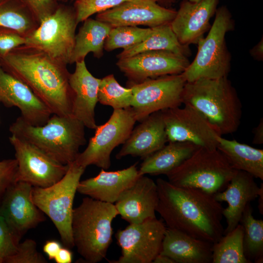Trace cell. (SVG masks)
Masks as SVG:
<instances>
[{"label": "cell", "instance_id": "6da1fadb", "mask_svg": "<svg viewBox=\"0 0 263 263\" xmlns=\"http://www.w3.org/2000/svg\"><path fill=\"white\" fill-rule=\"evenodd\" d=\"M156 183V212L167 228L176 229L212 244L224 234V207L214 195L199 189L173 185L162 178Z\"/></svg>", "mask_w": 263, "mask_h": 263}, {"label": "cell", "instance_id": "7a4b0ae2", "mask_svg": "<svg viewBox=\"0 0 263 263\" xmlns=\"http://www.w3.org/2000/svg\"><path fill=\"white\" fill-rule=\"evenodd\" d=\"M0 59L3 68L27 85L53 114L72 116L73 94L66 65L26 45Z\"/></svg>", "mask_w": 263, "mask_h": 263}, {"label": "cell", "instance_id": "3957f363", "mask_svg": "<svg viewBox=\"0 0 263 263\" xmlns=\"http://www.w3.org/2000/svg\"><path fill=\"white\" fill-rule=\"evenodd\" d=\"M182 103L200 112L221 136L236 132L240 125L242 103L227 76L186 82Z\"/></svg>", "mask_w": 263, "mask_h": 263}, {"label": "cell", "instance_id": "277c9868", "mask_svg": "<svg viewBox=\"0 0 263 263\" xmlns=\"http://www.w3.org/2000/svg\"><path fill=\"white\" fill-rule=\"evenodd\" d=\"M85 126L72 116L52 114L42 126H33L20 116L9 127L11 135L34 145L65 164L74 162L81 146L86 143Z\"/></svg>", "mask_w": 263, "mask_h": 263}, {"label": "cell", "instance_id": "5b68a950", "mask_svg": "<svg viewBox=\"0 0 263 263\" xmlns=\"http://www.w3.org/2000/svg\"><path fill=\"white\" fill-rule=\"evenodd\" d=\"M118 215L114 204L84 198L74 208L72 232L74 246L89 263L103 260L113 241L112 222Z\"/></svg>", "mask_w": 263, "mask_h": 263}, {"label": "cell", "instance_id": "8992f818", "mask_svg": "<svg viewBox=\"0 0 263 263\" xmlns=\"http://www.w3.org/2000/svg\"><path fill=\"white\" fill-rule=\"evenodd\" d=\"M236 170L217 149L199 147L166 175L174 185L214 195L226 188Z\"/></svg>", "mask_w": 263, "mask_h": 263}, {"label": "cell", "instance_id": "52a82bcc", "mask_svg": "<svg viewBox=\"0 0 263 263\" xmlns=\"http://www.w3.org/2000/svg\"><path fill=\"white\" fill-rule=\"evenodd\" d=\"M233 25L231 14L225 6L216 10L214 20L207 37L200 38L197 43L195 57L182 73L186 82L227 76L230 69V56L225 37L233 29Z\"/></svg>", "mask_w": 263, "mask_h": 263}, {"label": "cell", "instance_id": "ba28073f", "mask_svg": "<svg viewBox=\"0 0 263 263\" xmlns=\"http://www.w3.org/2000/svg\"><path fill=\"white\" fill-rule=\"evenodd\" d=\"M85 169L74 161L69 165L64 176L55 184L46 188H33V202L51 220L63 244L68 248L74 246L72 232L73 203Z\"/></svg>", "mask_w": 263, "mask_h": 263}, {"label": "cell", "instance_id": "9c48e42d", "mask_svg": "<svg viewBox=\"0 0 263 263\" xmlns=\"http://www.w3.org/2000/svg\"><path fill=\"white\" fill-rule=\"evenodd\" d=\"M77 24L75 10L58 6L26 38L24 45L41 51L67 65L70 62Z\"/></svg>", "mask_w": 263, "mask_h": 263}, {"label": "cell", "instance_id": "30bf717a", "mask_svg": "<svg viewBox=\"0 0 263 263\" xmlns=\"http://www.w3.org/2000/svg\"><path fill=\"white\" fill-rule=\"evenodd\" d=\"M136 122L131 107L113 110L105 123L97 126L94 134L90 139L87 148L79 153L75 162L85 169L88 166L95 165L108 169L111 164L112 151L125 143Z\"/></svg>", "mask_w": 263, "mask_h": 263}, {"label": "cell", "instance_id": "8fae6325", "mask_svg": "<svg viewBox=\"0 0 263 263\" xmlns=\"http://www.w3.org/2000/svg\"><path fill=\"white\" fill-rule=\"evenodd\" d=\"M186 83L180 74L130 83L132 92L131 107L136 121H142L154 112L180 106Z\"/></svg>", "mask_w": 263, "mask_h": 263}, {"label": "cell", "instance_id": "7c38bea8", "mask_svg": "<svg viewBox=\"0 0 263 263\" xmlns=\"http://www.w3.org/2000/svg\"><path fill=\"white\" fill-rule=\"evenodd\" d=\"M167 227L156 218L129 224L115 237L121 250L118 260L111 263H151L160 253Z\"/></svg>", "mask_w": 263, "mask_h": 263}, {"label": "cell", "instance_id": "4fadbf2b", "mask_svg": "<svg viewBox=\"0 0 263 263\" xmlns=\"http://www.w3.org/2000/svg\"><path fill=\"white\" fill-rule=\"evenodd\" d=\"M9 140L18 163L16 182L46 188L58 182L66 173L69 165L59 162L34 145L14 135Z\"/></svg>", "mask_w": 263, "mask_h": 263}, {"label": "cell", "instance_id": "5bb4252c", "mask_svg": "<svg viewBox=\"0 0 263 263\" xmlns=\"http://www.w3.org/2000/svg\"><path fill=\"white\" fill-rule=\"evenodd\" d=\"M169 142H186L199 147L217 149L220 135L207 118L191 106L161 111Z\"/></svg>", "mask_w": 263, "mask_h": 263}, {"label": "cell", "instance_id": "9a60e30c", "mask_svg": "<svg viewBox=\"0 0 263 263\" xmlns=\"http://www.w3.org/2000/svg\"><path fill=\"white\" fill-rule=\"evenodd\" d=\"M33 188L26 182H16L0 202V215L19 242L29 230L45 220L44 213L33 202Z\"/></svg>", "mask_w": 263, "mask_h": 263}, {"label": "cell", "instance_id": "2e32d148", "mask_svg": "<svg viewBox=\"0 0 263 263\" xmlns=\"http://www.w3.org/2000/svg\"><path fill=\"white\" fill-rule=\"evenodd\" d=\"M187 57L168 51H151L120 58L116 65L130 83H137L149 78L182 74L190 63Z\"/></svg>", "mask_w": 263, "mask_h": 263}, {"label": "cell", "instance_id": "e0dca14e", "mask_svg": "<svg viewBox=\"0 0 263 263\" xmlns=\"http://www.w3.org/2000/svg\"><path fill=\"white\" fill-rule=\"evenodd\" d=\"M176 11L161 6L152 0H129L97 14L96 19L112 28L144 25L150 28L170 23Z\"/></svg>", "mask_w": 263, "mask_h": 263}, {"label": "cell", "instance_id": "ac0fdd59", "mask_svg": "<svg viewBox=\"0 0 263 263\" xmlns=\"http://www.w3.org/2000/svg\"><path fill=\"white\" fill-rule=\"evenodd\" d=\"M0 102L19 109L21 117L33 126L44 125L53 114L24 82L6 72L0 63Z\"/></svg>", "mask_w": 263, "mask_h": 263}, {"label": "cell", "instance_id": "d6986e66", "mask_svg": "<svg viewBox=\"0 0 263 263\" xmlns=\"http://www.w3.org/2000/svg\"><path fill=\"white\" fill-rule=\"evenodd\" d=\"M219 0L183 1L170 23L179 42L182 45L197 44L210 29V19L217 10Z\"/></svg>", "mask_w": 263, "mask_h": 263}, {"label": "cell", "instance_id": "ffe728a7", "mask_svg": "<svg viewBox=\"0 0 263 263\" xmlns=\"http://www.w3.org/2000/svg\"><path fill=\"white\" fill-rule=\"evenodd\" d=\"M156 182L140 175L114 203L118 215L129 224H136L156 218L158 203Z\"/></svg>", "mask_w": 263, "mask_h": 263}, {"label": "cell", "instance_id": "44dd1931", "mask_svg": "<svg viewBox=\"0 0 263 263\" xmlns=\"http://www.w3.org/2000/svg\"><path fill=\"white\" fill-rule=\"evenodd\" d=\"M75 70L70 74L69 82L73 94L72 116L85 127L95 129V108L101 79L94 77L87 68L85 60L75 63Z\"/></svg>", "mask_w": 263, "mask_h": 263}, {"label": "cell", "instance_id": "7402d4cb", "mask_svg": "<svg viewBox=\"0 0 263 263\" xmlns=\"http://www.w3.org/2000/svg\"><path fill=\"white\" fill-rule=\"evenodd\" d=\"M140 122L116 154L117 159L128 155L144 159L168 142L161 111L150 114Z\"/></svg>", "mask_w": 263, "mask_h": 263}, {"label": "cell", "instance_id": "603a6c76", "mask_svg": "<svg viewBox=\"0 0 263 263\" xmlns=\"http://www.w3.org/2000/svg\"><path fill=\"white\" fill-rule=\"evenodd\" d=\"M254 178L246 172L237 170L226 188L214 194L217 201L226 202L228 204L223 212L227 224L224 234L232 230L240 223L247 205L258 198L260 187Z\"/></svg>", "mask_w": 263, "mask_h": 263}, {"label": "cell", "instance_id": "cb8c5ba5", "mask_svg": "<svg viewBox=\"0 0 263 263\" xmlns=\"http://www.w3.org/2000/svg\"><path fill=\"white\" fill-rule=\"evenodd\" d=\"M137 164L113 171L101 169L96 176L80 181L77 191L95 200L114 204L140 176Z\"/></svg>", "mask_w": 263, "mask_h": 263}, {"label": "cell", "instance_id": "d4e9b609", "mask_svg": "<svg viewBox=\"0 0 263 263\" xmlns=\"http://www.w3.org/2000/svg\"><path fill=\"white\" fill-rule=\"evenodd\" d=\"M212 244L167 227L160 253L175 263H212Z\"/></svg>", "mask_w": 263, "mask_h": 263}, {"label": "cell", "instance_id": "484cf974", "mask_svg": "<svg viewBox=\"0 0 263 263\" xmlns=\"http://www.w3.org/2000/svg\"><path fill=\"white\" fill-rule=\"evenodd\" d=\"M143 159L138 169L140 175H166L190 156L199 147L186 142H169Z\"/></svg>", "mask_w": 263, "mask_h": 263}, {"label": "cell", "instance_id": "4316f807", "mask_svg": "<svg viewBox=\"0 0 263 263\" xmlns=\"http://www.w3.org/2000/svg\"><path fill=\"white\" fill-rule=\"evenodd\" d=\"M217 149L235 169L246 172L255 178L263 180V150L228 140L219 136Z\"/></svg>", "mask_w": 263, "mask_h": 263}, {"label": "cell", "instance_id": "83f0119b", "mask_svg": "<svg viewBox=\"0 0 263 263\" xmlns=\"http://www.w3.org/2000/svg\"><path fill=\"white\" fill-rule=\"evenodd\" d=\"M83 21L75 35L70 64L85 60L90 53L98 58L102 56L105 40L112 28L108 24L96 19L89 18Z\"/></svg>", "mask_w": 263, "mask_h": 263}, {"label": "cell", "instance_id": "f1b7e54d", "mask_svg": "<svg viewBox=\"0 0 263 263\" xmlns=\"http://www.w3.org/2000/svg\"><path fill=\"white\" fill-rule=\"evenodd\" d=\"M168 51L188 57V45L181 44L173 33L170 23L152 27L149 35L142 41L123 49L117 57L123 58L151 51Z\"/></svg>", "mask_w": 263, "mask_h": 263}, {"label": "cell", "instance_id": "f546056e", "mask_svg": "<svg viewBox=\"0 0 263 263\" xmlns=\"http://www.w3.org/2000/svg\"><path fill=\"white\" fill-rule=\"evenodd\" d=\"M39 22L20 0H2L0 2V27L15 31L26 38Z\"/></svg>", "mask_w": 263, "mask_h": 263}, {"label": "cell", "instance_id": "4dcf8cb0", "mask_svg": "<svg viewBox=\"0 0 263 263\" xmlns=\"http://www.w3.org/2000/svg\"><path fill=\"white\" fill-rule=\"evenodd\" d=\"M244 228L240 223L212 244V263H251L244 253Z\"/></svg>", "mask_w": 263, "mask_h": 263}, {"label": "cell", "instance_id": "1f68e13d", "mask_svg": "<svg viewBox=\"0 0 263 263\" xmlns=\"http://www.w3.org/2000/svg\"><path fill=\"white\" fill-rule=\"evenodd\" d=\"M240 224L244 228L243 246L246 258L256 263L263 262V221L253 215L248 204L243 213Z\"/></svg>", "mask_w": 263, "mask_h": 263}, {"label": "cell", "instance_id": "d6a6232c", "mask_svg": "<svg viewBox=\"0 0 263 263\" xmlns=\"http://www.w3.org/2000/svg\"><path fill=\"white\" fill-rule=\"evenodd\" d=\"M132 97L131 88L122 87L113 75L101 79L98 91V101L102 105L112 107L113 110L131 107Z\"/></svg>", "mask_w": 263, "mask_h": 263}, {"label": "cell", "instance_id": "836d02e7", "mask_svg": "<svg viewBox=\"0 0 263 263\" xmlns=\"http://www.w3.org/2000/svg\"><path fill=\"white\" fill-rule=\"evenodd\" d=\"M151 28L122 26L113 27L104 43V49L111 51L118 48L126 49L144 40L151 33Z\"/></svg>", "mask_w": 263, "mask_h": 263}, {"label": "cell", "instance_id": "e575fe53", "mask_svg": "<svg viewBox=\"0 0 263 263\" xmlns=\"http://www.w3.org/2000/svg\"><path fill=\"white\" fill-rule=\"evenodd\" d=\"M129 0H76L75 12L77 23L95 14L116 7Z\"/></svg>", "mask_w": 263, "mask_h": 263}, {"label": "cell", "instance_id": "d590c367", "mask_svg": "<svg viewBox=\"0 0 263 263\" xmlns=\"http://www.w3.org/2000/svg\"><path fill=\"white\" fill-rule=\"evenodd\" d=\"M36 242L27 239L19 244L16 252L8 257L6 263H46L47 261L37 250Z\"/></svg>", "mask_w": 263, "mask_h": 263}, {"label": "cell", "instance_id": "8d00e7d4", "mask_svg": "<svg viewBox=\"0 0 263 263\" xmlns=\"http://www.w3.org/2000/svg\"><path fill=\"white\" fill-rule=\"evenodd\" d=\"M19 242L4 219L0 215V263L14 254Z\"/></svg>", "mask_w": 263, "mask_h": 263}, {"label": "cell", "instance_id": "74e56055", "mask_svg": "<svg viewBox=\"0 0 263 263\" xmlns=\"http://www.w3.org/2000/svg\"><path fill=\"white\" fill-rule=\"evenodd\" d=\"M25 43L26 38L17 32L0 27V59Z\"/></svg>", "mask_w": 263, "mask_h": 263}, {"label": "cell", "instance_id": "f35d334b", "mask_svg": "<svg viewBox=\"0 0 263 263\" xmlns=\"http://www.w3.org/2000/svg\"><path fill=\"white\" fill-rule=\"evenodd\" d=\"M18 163L16 159L0 161V202L8 188L16 182Z\"/></svg>", "mask_w": 263, "mask_h": 263}, {"label": "cell", "instance_id": "ab89813d", "mask_svg": "<svg viewBox=\"0 0 263 263\" xmlns=\"http://www.w3.org/2000/svg\"><path fill=\"white\" fill-rule=\"evenodd\" d=\"M40 23L58 6L56 0H20Z\"/></svg>", "mask_w": 263, "mask_h": 263}, {"label": "cell", "instance_id": "60d3db41", "mask_svg": "<svg viewBox=\"0 0 263 263\" xmlns=\"http://www.w3.org/2000/svg\"><path fill=\"white\" fill-rule=\"evenodd\" d=\"M62 247L59 242L55 240H48L44 244L43 246V251L49 260H54Z\"/></svg>", "mask_w": 263, "mask_h": 263}, {"label": "cell", "instance_id": "b9f144b4", "mask_svg": "<svg viewBox=\"0 0 263 263\" xmlns=\"http://www.w3.org/2000/svg\"><path fill=\"white\" fill-rule=\"evenodd\" d=\"M73 253L67 247H62L54 259L56 263H71L73 261Z\"/></svg>", "mask_w": 263, "mask_h": 263}, {"label": "cell", "instance_id": "7bdbcfd3", "mask_svg": "<svg viewBox=\"0 0 263 263\" xmlns=\"http://www.w3.org/2000/svg\"><path fill=\"white\" fill-rule=\"evenodd\" d=\"M253 143L255 144H263V119H261L258 125L253 130Z\"/></svg>", "mask_w": 263, "mask_h": 263}, {"label": "cell", "instance_id": "ee69618b", "mask_svg": "<svg viewBox=\"0 0 263 263\" xmlns=\"http://www.w3.org/2000/svg\"><path fill=\"white\" fill-rule=\"evenodd\" d=\"M252 56L256 59L261 60L263 57V38L250 51Z\"/></svg>", "mask_w": 263, "mask_h": 263}, {"label": "cell", "instance_id": "f6af8a7d", "mask_svg": "<svg viewBox=\"0 0 263 263\" xmlns=\"http://www.w3.org/2000/svg\"><path fill=\"white\" fill-rule=\"evenodd\" d=\"M153 263H175L167 255L159 253L154 259Z\"/></svg>", "mask_w": 263, "mask_h": 263}, {"label": "cell", "instance_id": "bcb514c9", "mask_svg": "<svg viewBox=\"0 0 263 263\" xmlns=\"http://www.w3.org/2000/svg\"><path fill=\"white\" fill-rule=\"evenodd\" d=\"M258 197L259 198L258 202V208L259 211L262 215L263 214V184L262 183L260 186V191Z\"/></svg>", "mask_w": 263, "mask_h": 263}, {"label": "cell", "instance_id": "7dc6e473", "mask_svg": "<svg viewBox=\"0 0 263 263\" xmlns=\"http://www.w3.org/2000/svg\"><path fill=\"white\" fill-rule=\"evenodd\" d=\"M190 1H192V2H197L198 1H199L200 0H188Z\"/></svg>", "mask_w": 263, "mask_h": 263}, {"label": "cell", "instance_id": "c3c4849f", "mask_svg": "<svg viewBox=\"0 0 263 263\" xmlns=\"http://www.w3.org/2000/svg\"><path fill=\"white\" fill-rule=\"evenodd\" d=\"M154 0V1H156V2H157V1H159V0Z\"/></svg>", "mask_w": 263, "mask_h": 263}]
</instances>
